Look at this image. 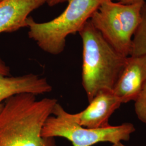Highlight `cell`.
Masks as SVG:
<instances>
[{
  "label": "cell",
  "instance_id": "1",
  "mask_svg": "<svg viewBox=\"0 0 146 146\" xmlns=\"http://www.w3.org/2000/svg\"><path fill=\"white\" fill-rule=\"evenodd\" d=\"M58 100L37 99L21 93L4 102L0 113V146H58L55 137H45L42 131Z\"/></svg>",
  "mask_w": 146,
  "mask_h": 146
},
{
  "label": "cell",
  "instance_id": "2",
  "mask_svg": "<svg viewBox=\"0 0 146 146\" xmlns=\"http://www.w3.org/2000/svg\"><path fill=\"white\" fill-rule=\"evenodd\" d=\"M78 33L83 45L82 84L89 102L101 91H113L127 57L117 52L90 21Z\"/></svg>",
  "mask_w": 146,
  "mask_h": 146
},
{
  "label": "cell",
  "instance_id": "3",
  "mask_svg": "<svg viewBox=\"0 0 146 146\" xmlns=\"http://www.w3.org/2000/svg\"><path fill=\"white\" fill-rule=\"evenodd\" d=\"M106 1L68 0V6L61 14L46 22H36L28 17V36L44 52L60 54L64 49L66 38L80 31Z\"/></svg>",
  "mask_w": 146,
  "mask_h": 146
},
{
  "label": "cell",
  "instance_id": "4",
  "mask_svg": "<svg viewBox=\"0 0 146 146\" xmlns=\"http://www.w3.org/2000/svg\"><path fill=\"white\" fill-rule=\"evenodd\" d=\"M135 131L134 125L131 123L100 128H85L75 122L71 113L58 102L43 125L42 136L63 137L71 142L73 146H92L100 142H107L114 145L129 141Z\"/></svg>",
  "mask_w": 146,
  "mask_h": 146
},
{
  "label": "cell",
  "instance_id": "5",
  "mask_svg": "<svg viewBox=\"0 0 146 146\" xmlns=\"http://www.w3.org/2000/svg\"><path fill=\"white\" fill-rule=\"evenodd\" d=\"M145 2L124 4L107 0L89 21L117 52L128 57Z\"/></svg>",
  "mask_w": 146,
  "mask_h": 146
},
{
  "label": "cell",
  "instance_id": "6",
  "mask_svg": "<svg viewBox=\"0 0 146 146\" xmlns=\"http://www.w3.org/2000/svg\"><path fill=\"white\" fill-rule=\"evenodd\" d=\"M52 89L47 78L36 74L11 76L10 68L0 58V113L4 102L11 96L21 93H31L37 96L49 93Z\"/></svg>",
  "mask_w": 146,
  "mask_h": 146
},
{
  "label": "cell",
  "instance_id": "7",
  "mask_svg": "<svg viewBox=\"0 0 146 146\" xmlns=\"http://www.w3.org/2000/svg\"><path fill=\"white\" fill-rule=\"evenodd\" d=\"M122 104L111 90L100 92L89 102L86 108L78 113L71 114L78 125L87 128H100L110 126L109 119Z\"/></svg>",
  "mask_w": 146,
  "mask_h": 146
},
{
  "label": "cell",
  "instance_id": "8",
  "mask_svg": "<svg viewBox=\"0 0 146 146\" xmlns=\"http://www.w3.org/2000/svg\"><path fill=\"white\" fill-rule=\"evenodd\" d=\"M146 84V55L129 56L113 93L122 104L135 101Z\"/></svg>",
  "mask_w": 146,
  "mask_h": 146
},
{
  "label": "cell",
  "instance_id": "9",
  "mask_svg": "<svg viewBox=\"0 0 146 146\" xmlns=\"http://www.w3.org/2000/svg\"><path fill=\"white\" fill-rule=\"evenodd\" d=\"M47 0H3L0 2V34L27 27L30 13Z\"/></svg>",
  "mask_w": 146,
  "mask_h": 146
},
{
  "label": "cell",
  "instance_id": "10",
  "mask_svg": "<svg viewBox=\"0 0 146 146\" xmlns=\"http://www.w3.org/2000/svg\"><path fill=\"white\" fill-rule=\"evenodd\" d=\"M146 55V3L141 9L139 23L133 37L129 56Z\"/></svg>",
  "mask_w": 146,
  "mask_h": 146
},
{
  "label": "cell",
  "instance_id": "11",
  "mask_svg": "<svg viewBox=\"0 0 146 146\" xmlns=\"http://www.w3.org/2000/svg\"><path fill=\"white\" fill-rule=\"evenodd\" d=\"M134 106L137 118L146 124V84L135 101Z\"/></svg>",
  "mask_w": 146,
  "mask_h": 146
},
{
  "label": "cell",
  "instance_id": "12",
  "mask_svg": "<svg viewBox=\"0 0 146 146\" xmlns=\"http://www.w3.org/2000/svg\"><path fill=\"white\" fill-rule=\"evenodd\" d=\"M68 1V0H47L46 3L49 6H54Z\"/></svg>",
  "mask_w": 146,
  "mask_h": 146
},
{
  "label": "cell",
  "instance_id": "13",
  "mask_svg": "<svg viewBox=\"0 0 146 146\" xmlns=\"http://www.w3.org/2000/svg\"><path fill=\"white\" fill-rule=\"evenodd\" d=\"M115 1L124 4H131V3H135L145 1V0H115Z\"/></svg>",
  "mask_w": 146,
  "mask_h": 146
},
{
  "label": "cell",
  "instance_id": "14",
  "mask_svg": "<svg viewBox=\"0 0 146 146\" xmlns=\"http://www.w3.org/2000/svg\"><path fill=\"white\" fill-rule=\"evenodd\" d=\"M111 146H126V145H123V144H122V142H119V143H115V144H114V145H112Z\"/></svg>",
  "mask_w": 146,
  "mask_h": 146
},
{
  "label": "cell",
  "instance_id": "15",
  "mask_svg": "<svg viewBox=\"0 0 146 146\" xmlns=\"http://www.w3.org/2000/svg\"><path fill=\"white\" fill-rule=\"evenodd\" d=\"M3 1V0H0V2H1V1Z\"/></svg>",
  "mask_w": 146,
  "mask_h": 146
}]
</instances>
